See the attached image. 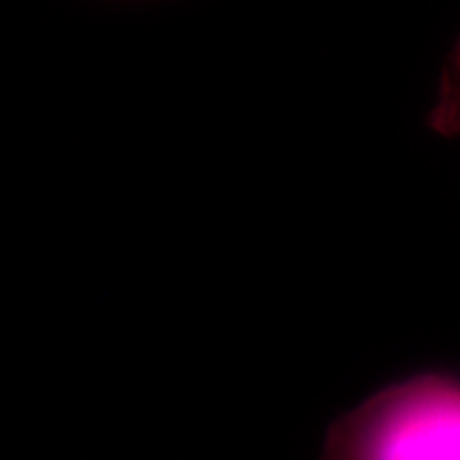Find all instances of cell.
Returning a JSON list of instances; mask_svg holds the SVG:
<instances>
[{
    "instance_id": "obj_1",
    "label": "cell",
    "mask_w": 460,
    "mask_h": 460,
    "mask_svg": "<svg viewBox=\"0 0 460 460\" xmlns=\"http://www.w3.org/2000/svg\"><path fill=\"white\" fill-rule=\"evenodd\" d=\"M323 460H460V376L386 384L332 422Z\"/></svg>"
},
{
    "instance_id": "obj_2",
    "label": "cell",
    "mask_w": 460,
    "mask_h": 460,
    "mask_svg": "<svg viewBox=\"0 0 460 460\" xmlns=\"http://www.w3.org/2000/svg\"><path fill=\"white\" fill-rule=\"evenodd\" d=\"M429 123L438 133L460 138V36L443 69L438 100L429 111Z\"/></svg>"
}]
</instances>
